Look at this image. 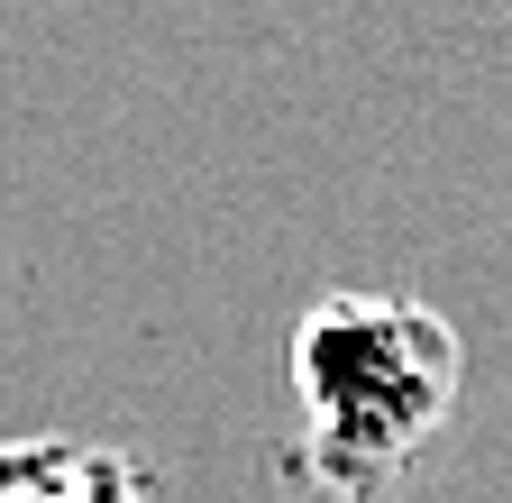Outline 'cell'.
<instances>
[{"label":"cell","mask_w":512,"mask_h":503,"mask_svg":"<svg viewBox=\"0 0 512 503\" xmlns=\"http://www.w3.org/2000/svg\"><path fill=\"white\" fill-rule=\"evenodd\" d=\"M467 339L421 293H320L293 330L284 476L330 503H384L458 421Z\"/></svg>","instance_id":"1"},{"label":"cell","mask_w":512,"mask_h":503,"mask_svg":"<svg viewBox=\"0 0 512 503\" xmlns=\"http://www.w3.org/2000/svg\"><path fill=\"white\" fill-rule=\"evenodd\" d=\"M0 503H156L147 467L110 439H0Z\"/></svg>","instance_id":"2"}]
</instances>
